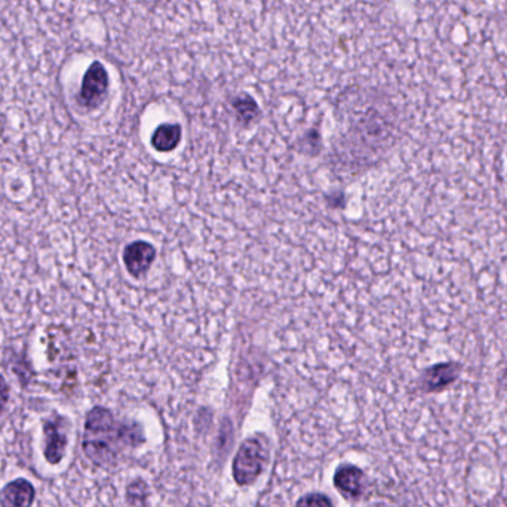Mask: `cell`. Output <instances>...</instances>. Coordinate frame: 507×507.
<instances>
[{"instance_id": "6da1fadb", "label": "cell", "mask_w": 507, "mask_h": 507, "mask_svg": "<svg viewBox=\"0 0 507 507\" xmlns=\"http://www.w3.org/2000/svg\"><path fill=\"white\" fill-rule=\"evenodd\" d=\"M135 429L128 428L113 419L109 410L94 408L89 411L85 424L84 449L95 465L105 466L113 463L125 445H135Z\"/></svg>"}, {"instance_id": "7a4b0ae2", "label": "cell", "mask_w": 507, "mask_h": 507, "mask_svg": "<svg viewBox=\"0 0 507 507\" xmlns=\"http://www.w3.org/2000/svg\"><path fill=\"white\" fill-rule=\"evenodd\" d=\"M266 451L260 440L249 438L240 445L233 461V478L240 485L254 483L265 469Z\"/></svg>"}, {"instance_id": "3957f363", "label": "cell", "mask_w": 507, "mask_h": 507, "mask_svg": "<svg viewBox=\"0 0 507 507\" xmlns=\"http://www.w3.org/2000/svg\"><path fill=\"white\" fill-rule=\"evenodd\" d=\"M107 89H109V75L105 72L104 66L95 61L85 73L79 93L80 104L86 109H97L104 101Z\"/></svg>"}, {"instance_id": "277c9868", "label": "cell", "mask_w": 507, "mask_h": 507, "mask_svg": "<svg viewBox=\"0 0 507 507\" xmlns=\"http://www.w3.org/2000/svg\"><path fill=\"white\" fill-rule=\"evenodd\" d=\"M155 248L147 242L131 243L123 252L126 268L134 277L143 276L147 268L150 267L151 263L155 260Z\"/></svg>"}, {"instance_id": "5b68a950", "label": "cell", "mask_w": 507, "mask_h": 507, "mask_svg": "<svg viewBox=\"0 0 507 507\" xmlns=\"http://www.w3.org/2000/svg\"><path fill=\"white\" fill-rule=\"evenodd\" d=\"M63 419L50 420L45 424V457L50 465H57L63 458L68 438L64 433Z\"/></svg>"}, {"instance_id": "8992f818", "label": "cell", "mask_w": 507, "mask_h": 507, "mask_svg": "<svg viewBox=\"0 0 507 507\" xmlns=\"http://www.w3.org/2000/svg\"><path fill=\"white\" fill-rule=\"evenodd\" d=\"M33 500V485L25 479H17L8 484L0 494V502L4 507H32Z\"/></svg>"}, {"instance_id": "52a82bcc", "label": "cell", "mask_w": 507, "mask_h": 507, "mask_svg": "<svg viewBox=\"0 0 507 507\" xmlns=\"http://www.w3.org/2000/svg\"><path fill=\"white\" fill-rule=\"evenodd\" d=\"M334 484L346 497H359L364 486V474L357 466H340L334 476Z\"/></svg>"}, {"instance_id": "ba28073f", "label": "cell", "mask_w": 507, "mask_h": 507, "mask_svg": "<svg viewBox=\"0 0 507 507\" xmlns=\"http://www.w3.org/2000/svg\"><path fill=\"white\" fill-rule=\"evenodd\" d=\"M458 376V369L453 364L435 365L433 368L429 369L424 374V387L429 392L442 389L448 386L449 383H453Z\"/></svg>"}, {"instance_id": "9c48e42d", "label": "cell", "mask_w": 507, "mask_h": 507, "mask_svg": "<svg viewBox=\"0 0 507 507\" xmlns=\"http://www.w3.org/2000/svg\"><path fill=\"white\" fill-rule=\"evenodd\" d=\"M181 128L178 125H171V123H164L155 131V134L151 137V144L156 150L169 151L176 149L180 144Z\"/></svg>"}, {"instance_id": "30bf717a", "label": "cell", "mask_w": 507, "mask_h": 507, "mask_svg": "<svg viewBox=\"0 0 507 507\" xmlns=\"http://www.w3.org/2000/svg\"><path fill=\"white\" fill-rule=\"evenodd\" d=\"M235 109L243 122L252 121V119L256 118L257 113H258L256 103L249 97H243L235 101Z\"/></svg>"}, {"instance_id": "8fae6325", "label": "cell", "mask_w": 507, "mask_h": 507, "mask_svg": "<svg viewBox=\"0 0 507 507\" xmlns=\"http://www.w3.org/2000/svg\"><path fill=\"white\" fill-rule=\"evenodd\" d=\"M295 507H332V503L327 495L309 494L298 500Z\"/></svg>"}, {"instance_id": "7c38bea8", "label": "cell", "mask_w": 507, "mask_h": 507, "mask_svg": "<svg viewBox=\"0 0 507 507\" xmlns=\"http://www.w3.org/2000/svg\"><path fill=\"white\" fill-rule=\"evenodd\" d=\"M9 389L8 385L5 382V378L0 376V411L4 410L5 405L8 403Z\"/></svg>"}]
</instances>
